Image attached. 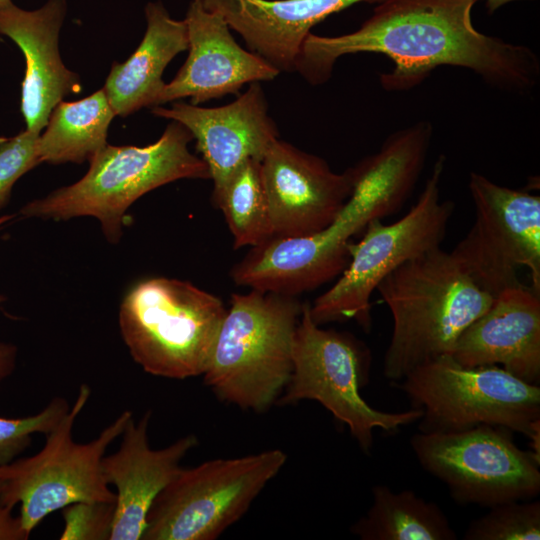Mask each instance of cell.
Segmentation results:
<instances>
[{"mask_svg": "<svg viewBox=\"0 0 540 540\" xmlns=\"http://www.w3.org/2000/svg\"><path fill=\"white\" fill-rule=\"evenodd\" d=\"M478 0H381L355 31L338 36L310 32L295 71L312 85L325 83L337 60L348 54L377 53L393 69L380 76L383 89L404 92L436 68H464L504 92L526 94L540 80V60L523 44L478 31L472 9Z\"/></svg>", "mask_w": 540, "mask_h": 540, "instance_id": "obj_1", "label": "cell"}, {"mask_svg": "<svg viewBox=\"0 0 540 540\" xmlns=\"http://www.w3.org/2000/svg\"><path fill=\"white\" fill-rule=\"evenodd\" d=\"M393 320L383 374L401 381L417 366L451 355L461 333L491 305L463 264L441 247L413 258L378 285Z\"/></svg>", "mask_w": 540, "mask_h": 540, "instance_id": "obj_2", "label": "cell"}, {"mask_svg": "<svg viewBox=\"0 0 540 540\" xmlns=\"http://www.w3.org/2000/svg\"><path fill=\"white\" fill-rule=\"evenodd\" d=\"M191 140V132L172 121L150 145L107 144L89 160L80 180L27 203L21 214L54 220L95 217L107 240L118 243L124 215L138 198L179 179H210L207 164L188 149Z\"/></svg>", "mask_w": 540, "mask_h": 540, "instance_id": "obj_3", "label": "cell"}, {"mask_svg": "<svg viewBox=\"0 0 540 540\" xmlns=\"http://www.w3.org/2000/svg\"><path fill=\"white\" fill-rule=\"evenodd\" d=\"M302 306L294 296L254 289L232 295L202 374L221 401L256 412L277 403L292 373Z\"/></svg>", "mask_w": 540, "mask_h": 540, "instance_id": "obj_4", "label": "cell"}, {"mask_svg": "<svg viewBox=\"0 0 540 540\" xmlns=\"http://www.w3.org/2000/svg\"><path fill=\"white\" fill-rule=\"evenodd\" d=\"M226 311L218 297L188 281L154 277L126 293L119 326L145 372L186 379L204 373Z\"/></svg>", "mask_w": 540, "mask_h": 540, "instance_id": "obj_5", "label": "cell"}, {"mask_svg": "<svg viewBox=\"0 0 540 540\" xmlns=\"http://www.w3.org/2000/svg\"><path fill=\"white\" fill-rule=\"evenodd\" d=\"M399 388L420 409L421 432L501 426L529 438L540 457V386L499 366L467 368L443 355L410 371Z\"/></svg>", "mask_w": 540, "mask_h": 540, "instance_id": "obj_6", "label": "cell"}, {"mask_svg": "<svg viewBox=\"0 0 540 540\" xmlns=\"http://www.w3.org/2000/svg\"><path fill=\"white\" fill-rule=\"evenodd\" d=\"M90 395L89 386L82 384L39 452L0 466L1 501L12 509L20 506L18 516L28 536L48 515L71 504L116 501L103 475L102 459L133 414L125 410L95 439L76 443L73 427Z\"/></svg>", "mask_w": 540, "mask_h": 540, "instance_id": "obj_7", "label": "cell"}, {"mask_svg": "<svg viewBox=\"0 0 540 540\" xmlns=\"http://www.w3.org/2000/svg\"><path fill=\"white\" fill-rule=\"evenodd\" d=\"M446 157L434 162L423 190L410 210L391 224L374 219L357 244L350 245V260L339 279L309 305L317 325L354 319L371 329V296L380 282L405 262L441 247L454 203L441 198Z\"/></svg>", "mask_w": 540, "mask_h": 540, "instance_id": "obj_8", "label": "cell"}, {"mask_svg": "<svg viewBox=\"0 0 540 540\" xmlns=\"http://www.w3.org/2000/svg\"><path fill=\"white\" fill-rule=\"evenodd\" d=\"M302 306L292 349V373L280 404L314 400L347 425L360 448L369 453L373 431L394 432L418 421L420 409L385 412L370 406L360 388L368 376L370 351L353 335L323 329Z\"/></svg>", "mask_w": 540, "mask_h": 540, "instance_id": "obj_9", "label": "cell"}, {"mask_svg": "<svg viewBox=\"0 0 540 540\" xmlns=\"http://www.w3.org/2000/svg\"><path fill=\"white\" fill-rule=\"evenodd\" d=\"M287 460L281 449L182 468L148 515L144 540H214L237 522Z\"/></svg>", "mask_w": 540, "mask_h": 540, "instance_id": "obj_10", "label": "cell"}, {"mask_svg": "<svg viewBox=\"0 0 540 540\" xmlns=\"http://www.w3.org/2000/svg\"><path fill=\"white\" fill-rule=\"evenodd\" d=\"M411 448L421 467L442 481L454 501L482 507L530 500L540 492V457L517 446L505 427L417 432Z\"/></svg>", "mask_w": 540, "mask_h": 540, "instance_id": "obj_11", "label": "cell"}, {"mask_svg": "<svg viewBox=\"0 0 540 540\" xmlns=\"http://www.w3.org/2000/svg\"><path fill=\"white\" fill-rule=\"evenodd\" d=\"M391 213L376 190L357 186L333 222L302 237H272L252 247L231 271L233 281L254 290L295 296L339 276L350 260V239L374 219Z\"/></svg>", "mask_w": 540, "mask_h": 540, "instance_id": "obj_12", "label": "cell"}, {"mask_svg": "<svg viewBox=\"0 0 540 540\" xmlns=\"http://www.w3.org/2000/svg\"><path fill=\"white\" fill-rule=\"evenodd\" d=\"M468 188L475 221L452 253L493 296L521 284L520 267L529 270L530 287L540 293V197L477 172L469 174Z\"/></svg>", "mask_w": 540, "mask_h": 540, "instance_id": "obj_13", "label": "cell"}, {"mask_svg": "<svg viewBox=\"0 0 540 540\" xmlns=\"http://www.w3.org/2000/svg\"><path fill=\"white\" fill-rule=\"evenodd\" d=\"M273 237L312 235L330 225L349 199L352 168L336 173L320 157L277 139L260 162Z\"/></svg>", "mask_w": 540, "mask_h": 540, "instance_id": "obj_14", "label": "cell"}, {"mask_svg": "<svg viewBox=\"0 0 540 540\" xmlns=\"http://www.w3.org/2000/svg\"><path fill=\"white\" fill-rule=\"evenodd\" d=\"M151 112L176 121L191 132L213 181V199L245 162H261L278 139V129L268 114L259 82L251 83L246 92L224 106L204 108L174 101L170 108L155 106Z\"/></svg>", "mask_w": 540, "mask_h": 540, "instance_id": "obj_15", "label": "cell"}, {"mask_svg": "<svg viewBox=\"0 0 540 540\" xmlns=\"http://www.w3.org/2000/svg\"><path fill=\"white\" fill-rule=\"evenodd\" d=\"M185 22L188 56L159 96L157 106L190 98L198 105L228 94H240L245 84L269 81L280 71L259 55L242 48L222 15L200 0L189 4Z\"/></svg>", "mask_w": 540, "mask_h": 540, "instance_id": "obj_16", "label": "cell"}, {"mask_svg": "<svg viewBox=\"0 0 540 540\" xmlns=\"http://www.w3.org/2000/svg\"><path fill=\"white\" fill-rule=\"evenodd\" d=\"M150 418V410L137 422L132 416L118 450L102 459L105 480L116 488L110 540L142 539L153 502L180 472L182 459L198 444L197 437L189 434L167 447L151 448Z\"/></svg>", "mask_w": 540, "mask_h": 540, "instance_id": "obj_17", "label": "cell"}, {"mask_svg": "<svg viewBox=\"0 0 540 540\" xmlns=\"http://www.w3.org/2000/svg\"><path fill=\"white\" fill-rule=\"evenodd\" d=\"M66 8L65 0H48L36 10L12 1L0 6V34L14 41L25 57L20 110L26 130L38 134L54 107L82 89L79 75L64 65L58 47Z\"/></svg>", "mask_w": 540, "mask_h": 540, "instance_id": "obj_18", "label": "cell"}, {"mask_svg": "<svg viewBox=\"0 0 540 540\" xmlns=\"http://www.w3.org/2000/svg\"><path fill=\"white\" fill-rule=\"evenodd\" d=\"M451 356L463 367L499 366L539 385L540 293L523 284L499 292L461 333Z\"/></svg>", "mask_w": 540, "mask_h": 540, "instance_id": "obj_19", "label": "cell"}, {"mask_svg": "<svg viewBox=\"0 0 540 540\" xmlns=\"http://www.w3.org/2000/svg\"><path fill=\"white\" fill-rule=\"evenodd\" d=\"M381 0H200L223 16L251 52L277 70L295 71L303 41L328 16L357 3Z\"/></svg>", "mask_w": 540, "mask_h": 540, "instance_id": "obj_20", "label": "cell"}, {"mask_svg": "<svg viewBox=\"0 0 540 540\" xmlns=\"http://www.w3.org/2000/svg\"><path fill=\"white\" fill-rule=\"evenodd\" d=\"M147 27L137 49L124 63L112 64L103 90L116 116L127 117L157 106L170 61L188 49L185 20L171 18L161 2L145 7Z\"/></svg>", "mask_w": 540, "mask_h": 540, "instance_id": "obj_21", "label": "cell"}, {"mask_svg": "<svg viewBox=\"0 0 540 540\" xmlns=\"http://www.w3.org/2000/svg\"><path fill=\"white\" fill-rule=\"evenodd\" d=\"M115 116L103 88L74 102H59L38 138L40 162L89 161L108 144V129Z\"/></svg>", "mask_w": 540, "mask_h": 540, "instance_id": "obj_22", "label": "cell"}, {"mask_svg": "<svg viewBox=\"0 0 540 540\" xmlns=\"http://www.w3.org/2000/svg\"><path fill=\"white\" fill-rule=\"evenodd\" d=\"M361 540H456L457 534L435 502L414 491L386 485L372 488V504L350 528Z\"/></svg>", "mask_w": 540, "mask_h": 540, "instance_id": "obj_23", "label": "cell"}, {"mask_svg": "<svg viewBox=\"0 0 540 540\" xmlns=\"http://www.w3.org/2000/svg\"><path fill=\"white\" fill-rule=\"evenodd\" d=\"M226 218L234 247H256L273 237L260 161L248 160L213 199Z\"/></svg>", "mask_w": 540, "mask_h": 540, "instance_id": "obj_24", "label": "cell"}, {"mask_svg": "<svg viewBox=\"0 0 540 540\" xmlns=\"http://www.w3.org/2000/svg\"><path fill=\"white\" fill-rule=\"evenodd\" d=\"M464 540H539L540 502L515 500L489 507L470 522Z\"/></svg>", "mask_w": 540, "mask_h": 540, "instance_id": "obj_25", "label": "cell"}, {"mask_svg": "<svg viewBox=\"0 0 540 540\" xmlns=\"http://www.w3.org/2000/svg\"><path fill=\"white\" fill-rule=\"evenodd\" d=\"M62 397L53 398L39 413L24 418L0 417V466L15 460L31 444L35 433L48 434L69 411Z\"/></svg>", "mask_w": 540, "mask_h": 540, "instance_id": "obj_26", "label": "cell"}, {"mask_svg": "<svg viewBox=\"0 0 540 540\" xmlns=\"http://www.w3.org/2000/svg\"><path fill=\"white\" fill-rule=\"evenodd\" d=\"M38 133L24 130L0 139V210L7 204L16 181L38 166Z\"/></svg>", "mask_w": 540, "mask_h": 540, "instance_id": "obj_27", "label": "cell"}, {"mask_svg": "<svg viewBox=\"0 0 540 540\" xmlns=\"http://www.w3.org/2000/svg\"><path fill=\"white\" fill-rule=\"evenodd\" d=\"M61 540H110L115 502H77L62 509Z\"/></svg>", "mask_w": 540, "mask_h": 540, "instance_id": "obj_28", "label": "cell"}, {"mask_svg": "<svg viewBox=\"0 0 540 540\" xmlns=\"http://www.w3.org/2000/svg\"><path fill=\"white\" fill-rule=\"evenodd\" d=\"M19 516L13 515V509L5 506L0 495V540H26Z\"/></svg>", "mask_w": 540, "mask_h": 540, "instance_id": "obj_29", "label": "cell"}, {"mask_svg": "<svg viewBox=\"0 0 540 540\" xmlns=\"http://www.w3.org/2000/svg\"><path fill=\"white\" fill-rule=\"evenodd\" d=\"M0 295V303L3 301ZM17 348L11 343L0 342V386L14 371Z\"/></svg>", "mask_w": 540, "mask_h": 540, "instance_id": "obj_30", "label": "cell"}, {"mask_svg": "<svg viewBox=\"0 0 540 540\" xmlns=\"http://www.w3.org/2000/svg\"><path fill=\"white\" fill-rule=\"evenodd\" d=\"M513 1H521V0H485V6L488 11V13H493L500 7L508 4L509 2Z\"/></svg>", "mask_w": 540, "mask_h": 540, "instance_id": "obj_31", "label": "cell"}, {"mask_svg": "<svg viewBox=\"0 0 540 540\" xmlns=\"http://www.w3.org/2000/svg\"><path fill=\"white\" fill-rule=\"evenodd\" d=\"M12 218L11 215H4V216H0V226L7 222L8 220H10Z\"/></svg>", "mask_w": 540, "mask_h": 540, "instance_id": "obj_32", "label": "cell"}, {"mask_svg": "<svg viewBox=\"0 0 540 540\" xmlns=\"http://www.w3.org/2000/svg\"><path fill=\"white\" fill-rule=\"evenodd\" d=\"M11 0H0V6H3L7 3H9Z\"/></svg>", "mask_w": 540, "mask_h": 540, "instance_id": "obj_33", "label": "cell"}]
</instances>
